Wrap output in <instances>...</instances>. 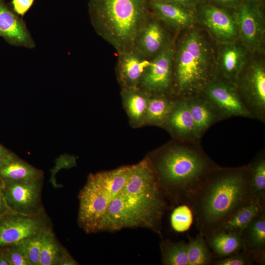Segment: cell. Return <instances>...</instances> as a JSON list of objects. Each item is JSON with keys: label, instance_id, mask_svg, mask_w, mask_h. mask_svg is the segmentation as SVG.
Returning <instances> with one entry per match:
<instances>
[{"label": "cell", "instance_id": "1", "mask_svg": "<svg viewBox=\"0 0 265 265\" xmlns=\"http://www.w3.org/2000/svg\"><path fill=\"white\" fill-rule=\"evenodd\" d=\"M166 203L150 159L131 166L124 186L98 223L94 233L146 228L161 232Z\"/></svg>", "mask_w": 265, "mask_h": 265}, {"label": "cell", "instance_id": "34", "mask_svg": "<svg viewBox=\"0 0 265 265\" xmlns=\"http://www.w3.org/2000/svg\"><path fill=\"white\" fill-rule=\"evenodd\" d=\"M254 262L243 251L238 253L213 261V265H251Z\"/></svg>", "mask_w": 265, "mask_h": 265}, {"label": "cell", "instance_id": "28", "mask_svg": "<svg viewBox=\"0 0 265 265\" xmlns=\"http://www.w3.org/2000/svg\"><path fill=\"white\" fill-rule=\"evenodd\" d=\"M249 182L255 198L265 201V152L262 150L248 164Z\"/></svg>", "mask_w": 265, "mask_h": 265}, {"label": "cell", "instance_id": "15", "mask_svg": "<svg viewBox=\"0 0 265 265\" xmlns=\"http://www.w3.org/2000/svg\"><path fill=\"white\" fill-rule=\"evenodd\" d=\"M247 49L237 40L220 43L215 75L224 80L236 82L247 65Z\"/></svg>", "mask_w": 265, "mask_h": 265}, {"label": "cell", "instance_id": "32", "mask_svg": "<svg viewBox=\"0 0 265 265\" xmlns=\"http://www.w3.org/2000/svg\"><path fill=\"white\" fill-rule=\"evenodd\" d=\"M44 231L28 237L20 241L29 265H39L42 238Z\"/></svg>", "mask_w": 265, "mask_h": 265}, {"label": "cell", "instance_id": "35", "mask_svg": "<svg viewBox=\"0 0 265 265\" xmlns=\"http://www.w3.org/2000/svg\"><path fill=\"white\" fill-rule=\"evenodd\" d=\"M34 0H12L14 11L21 17L24 16L32 6Z\"/></svg>", "mask_w": 265, "mask_h": 265}, {"label": "cell", "instance_id": "11", "mask_svg": "<svg viewBox=\"0 0 265 265\" xmlns=\"http://www.w3.org/2000/svg\"><path fill=\"white\" fill-rule=\"evenodd\" d=\"M43 178L29 181L4 183L7 204L14 212L37 215L45 212L42 202Z\"/></svg>", "mask_w": 265, "mask_h": 265}, {"label": "cell", "instance_id": "3", "mask_svg": "<svg viewBox=\"0 0 265 265\" xmlns=\"http://www.w3.org/2000/svg\"><path fill=\"white\" fill-rule=\"evenodd\" d=\"M175 140L150 160L164 196L178 205H188L211 170L218 165L200 142Z\"/></svg>", "mask_w": 265, "mask_h": 265}, {"label": "cell", "instance_id": "24", "mask_svg": "<svg viewBox=\"0 0 265 265\" xmlns=\"http://www.w3.org/2000/svg\"><path fill=\"white\" fill-rule=\"evenodd\" d=\"M264 210H265V201L255 198L234 213L216 232H230L241 235L252 219Z\"/></svg>", "mask_w": 265, "mask_h": 265}, {"label": "cell", "instance_id": "33", "mask_svg": "<svg viewBox=\"0 0 265 265\" xmlns=\"http://www.w3.org/2000/svg\"><path fill=\"white\" fill-rule=\"evenodd\" d=\"M2 247L7 257L10 265H29L20 242Z\"/></svg>", "mask_w": 265, "mask_h": 265}, {"label": "cell", "instance_id": "14", "mask_svg": "<svg viewBox=\"0 0 265 265\" xmlns=\"http://www.w3.org/2000/svg\"><path fill=\"white\" fill-rule=\"evenodd\" d=\"M172 44L162 23L151 14L139 31L133 48L151 60Z\"/></svg>", "mask_w": 265, "mask_h": 265}, {"label": "cell", "instance_id": "38", "mask_svg": "<svg viewBox=\"0 0 265 265\" xmlns=\"http://www.w3.org/2000/svg\"><path fill=\"white\" fill-rule=\"evenodd\" d=\"M15 154L0 143V167L9 161Z\"/></svg>", "mask_w": 265, "mask_h": 265}, {"label": "cell", "instance_id": "41", "mask_svg": "<svg viewBox=\"0 0 265 265\" xmlns=\"http://www.w3.org/2000/svg\"><path fill=\"white\" fill-rule=\"evenodd\" d=\"M256 0L259 1L260 2H261V1H262V0Z\"/></svg>", "mask_w": 265, "mask_h": 265}, {"label": "cell", "instance_id": "9", "mask_svg": "<svg viewBox=\"0 0 265 265\" xmlns=\"http://www.w3.org/2000/svg\"><path fill=\"white\" fill-rule=\"evenodd\" d=\"M52 227L46 212L37 215L9 212L0 217V247L17 244Z\"/></svg>", "mask_w": 265, "mask_h": 265}, {"label": "cell", "instance_id": "39", "mask_svg": "<svg viewBox=\"0 0 265 265\" xmlns=\"http://www.w3.org/2000/svg\"><path fill=\"white\" fill-rule=\"evenodd\" d=\"M170 0L172 1L176 2L177 3H179L190 8L192 6L195 5L198 1V0Z\"/></svg>", "mask_w": 265, "mask_h": 265}, {"label": "cell", "instance_id": "6", "mask_svg": "<svg viewBox=\"0 0 265 265\" xmlns=\"http://www.w3.org/2000/svg\"><path fill=\"white\" fill-rule=\"evenodd\" d=\"M131 166L91 174L78 198V222L88 234L94 233L110 204L127 183Z\"/></svg>", "mask_w": 265, "mask_h": 265}, {"label": "cell", "instance_id": "29", "mask_svg": "<svg viewBox=\"0 0 265 265\" xmlns=\"http://www.w3.org/2000/svg\"><path fill=\"white\" fill-rule=\"evenodd\" d=\"M187 256L188 265H210L213 261L206 239L200 233L187 243Z\"/></svg>", "mask_w": 265, "mask_h": 265}, {"label": "cell", "instance_id": "10", "mask_svg": "<svg viewBox=\"0 0 265 265\" xmlns=\"http://www.w3.org/2000/svg\"><path fill=\"white\" fill-rule=\"evenodd\" d=\"M234 12L239 37L247 50L262 52L265 43V22L261 2L244 0Z\"/></svg>", "mask_w": 265, "mask_h": 265}, {"label": "cell", "instance_id": "4", "mask_svg": "<svg viewBox=\"0 0 265 265\" xmlns=\"http://www.w3.org/2000/svg\"><path fill=\"white\" fill-rule=\"evenodd\" d=\"M88 7L95 31L117 53L133 48L151 14L148 0H89Z\"/></svg>", "mask_w": 265, "mask_h": 265}, {"label": "cell", "instance_id": "5", "mask_svg": "<svg viewBox=\"0 0 265 265\" xmlns=\"http://www.w3.org/2000/svg\"><path fill=\"white\" fill-rule=\"evenodd\" d=\"M210 46L199 31L192 29L175 48L172 95L187 98L199 95L215 76Z\"/></svg>", "mask_w": 265, "mask_h": 265}, {"label": "cell", "instance_id": "25", "mask_svg": "<svg viewBox=\"0 0 265 265\" xmlns=\"http://www.w3.org/2000/svg\"><path fill=\"white\" fill-rule=\"evenodd\" d=\"M210 249L219 259L229 257L243 250L241 235L230 232H215L205 238Z\"/></svg>", "mask_w": 265, "mask_h": 265}, {"label": "cell", "instance_id": "17", "mask_svg": "<svg viewBox=\"0 0 265 265\" xmlns=\"http://www.w3.org/2000/svg\"><path fill=\"white\" fill-rule=\"evenodd\" d=\"M0 37L10 45L33 49L35 43L21 16L0 0Z\"/></svg>", "mask_w": 265, "mask_h": 265}, {"label": "cell", "instance_id": "2", "mask_svg": "<svg viewBox=\"0 0 265 265\" xmlns=\"http://www.w3.org/2000/svg\"><path fill=\"white\" fill-rule=\"evenodd\" d=\"M254 199L247 165L237 167L218 165L211 170L188 205L199 233L206 238Z\"/></svg>", "mask_w": 265, "mask_h": 265}, {"label": "cell", "instance_id": "30", "mask_svg": "<svg viewBox=\"0 0 265 265\" xmlns=\"http://www.w3.org/2000/svg\"><path fill=\"white\" fill-rule=\"evenodd\" d=\"M160 246L163 265H188L185 241L174 242L167 239L162 241Z\"/></svg>", "mask_w": 265, "mask_h": 265}, {"label": "cell", "instance_id": "42", "mask_svg": "<svg viewBox=\"0 0 265 265\" xmlns=\"http://www.w3.org/2000/svg\"></svg>", "mask_w": 265, "mask_h": 265}, {"label": "cell", "instance_id": "8", "mask_svg": "<svg viewBox=\"0 0 265 265\" xmlns=\"http://www.w3.org/2000/svg\"><path fill=\"white\" fill-rule=\"evenodd\" d=\"M199 95L211 103L222 120L234 117L252 119L240 98L235 83L215 75Z\"/></svg>", "mask_w": 265, "mask_h": 265}, {"label": "cell", "instance_id": "16", "mask_svg": "<svg viewBox=\"0 0 265 265\" xmlns=\"http://www.w3.org/2000/svg\"><path fill=\"white\" fill-rule=\"evenodd\" d=\"M161 127L175 140L200 142L185 98H176L172 109Z\"/></svg>", "mask_w": 265, "mask_h": 265}, {"label": "cell", "instance_id": "27", "mask_svg": "<svg viewBox=\"0 0 265 265\" xmlns=\"http://www.w3.org/2000/svg\"><path fill=\"white\" fill-rule=\"evenodd\" d=\"M68 252L57 240L52 228L44 231L39 265H59Z\"/></svg>", "mask_w": 265, "mask_h": 265}, {"label": "cell", "instance_id": "19", "mask_svg": "<svg viewBox=\"0 0 265 265\" xmlns=\"http://www.w3.org/2000/svg\"><path fill=\"white\" fill-rule=\"evenodd\" d=\"M117 54L116 73L122 88L138 87L150 60L134 48Z\"/></svg>", "mask_w": 265, "mask_h": 265}, {"label": "cell", "instance_id": "18", "mask_svg": "<svg viewBox=\"0 0 265 265\" xmlns=\"http://www.w3.org/2000/svg\"><path fill=\"white\" fill-rule=\"evenodd\" d=\"M150 12L155 18L176 29L191 27L196 16L190 7L167 0H148Z\"/></svg>", "mask_w": 265, "mask_h": 265}, {"label": "cell", "instance_id": "31", "mask_svg": "<svg viewBox=\"0 0 265 265\" xmlns=\"http://www.w3.org/2000/svg\"><path fill=\"white\" fill-rule=\"evenodd\" d=\"M193 218L192 210L188 205H179L174 209L171 213V226L177 232H186L192 225Z\"/></svg>", "mask_w": 265, "mask_h": 265}, {"label": "cell", "instance_id": "12", "mask_svg": "<svg viewBox=\"0 0 265 265\" xmlns=\"http://www.w3.org/2000/svg\"><path fill=\"white\" fill-rule=\"evenodd\" d=\"M174 50L172 44L150 60L140 80L139 88L150 94L172 95Z\"/></svg>", "mask_w": 265, "mask_h": 265}, {"label": "cell", "instance_id": "20", "mask_svg": "<svg viewBox=\"0 0 265 265\" xmlns=\"http://www.w3.org/2000/svg\"><path fill=\"white\" fill-rule=\"evenodd\" d=\"M243 251L254 263H265V210L257 215L243 231Z\"/></svg>", "mask_w": 265, "mask_h": 265}, {"label": "cell", "instance_id": "22", "mask_svg": "<svg viewBox=\"0 0 265 265\" xmlns=\"http://www.w3.org/2000/svg\"><path fill=\"white\" fill-rule=\"evenodd\" d=\"M0 177L4 183L29 181L43 178L44 172L15 154L0 167Z\"/></svg>", "mask_w": 265, "mask_h": 265}, {"label": "cell", "instance_id": "40", "mask_svg": "<svg viewBox=\"0 0 265 265\" xmlns=\"http://www.w3.org/2000/svg\"><path fill=\"white\" fill-rule=\"evenodd\" d=\"M0 265H10L7 257L2 247H0Z\"/></svg>", "mask_w": 265, "mask_h": 265}, {"label": "cell", "instance_id": "7", "mask_svg": "<svg viewBox=\"0 0 265 265\" xmlns=\"http://www.w3.org/2000/svg\"><path fill=\"white\" fill-rule=\"evenodd\" d=\"M235 84L240 98L252 119L265 123V68L254 62L241 72Z\"/></svg>", "mask_w": 265, "mask_h": 265}, {"label": "cell", "instance_id": "26", "mask_svg": "<svg viewBox=\"0 0 265 265\" xmlns=\"http://www.w3.org/2000/svg\"><path fill=\"white\" fill-rule=\"evenodd\" d=\"M176 98L169 94H150L145 123L161 127L169 114Z\"/></svg>", "mask_w": 265, "mask_h": 265}, {"label": "cell", "instance_id": "23", "mask_svg": "<svg viewBox=\"0 0 265 265\" xmlns=\"http://www.w3.org/2000/svg\"><path fill=\"white\" fill-rule=\"evenodd\" d=\"M122 97L128 116L133 125L144 123L150 93L137 87L122 88Z\"/></svg>", "mask_w": 265, "mask_h": 265}, {"label": "cell", "instance_id": "13", "mask_svg": "<svg viewBox=\"0 0 265 265\" xmlns=\"http://www.w3.org/2000/svg\"><path fill=\"white\" fill-rule=\"evenodd\" d=\"M201 23L219 42L237 40L238 30L235 13L225 8L213 5H204L199 11Z\"/></svg>", "mask_w": 265, "mask_h": 265}, {"label": "cell", "instance_id": "36", "mask_svg": "<svg viewBox=\"0 0 265 265\" xmlns=\"http://www.w3.org/2000/svg\"><path fill=\"white\" fill-rule=\"evenodd\" d=\"M13 212L8 206L4 195V182L0 177V217L4 214Z\"/></svg>", "mask_w": 265, "mask_h": 265}, {"label": "cell", "instance_id": "37", "mask_svg": "<svg viewBox=\"0 0 265 265\" xmlns=\"http://www.w3.org/2000/svg\"><path fill=\"white\" fill-rule=\"evenodd\" d=\"M216 4L223 8H237L244 0H212Z\"/></svg>", "mask_w": 265, "mask_h": 265}, {"label": "cell", "instance_id": "21", "mask_svg": "<svg viewBox=\"0 0 265 265\" xmlns=\"http://www.w3.org/2000/svg\"><path fill=\"white\" fill-rule=\"evenodd\" d=\"M200 139L213 125L222 121L220 116L204 97L198 95L185 98Z\"/></svg>", "mask_w": 265, "mask_h": 265}]
</instances>
